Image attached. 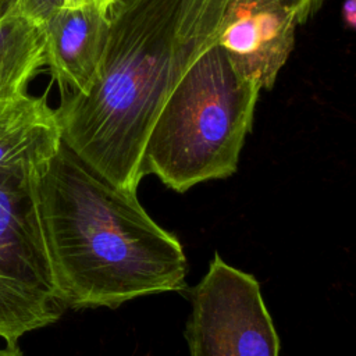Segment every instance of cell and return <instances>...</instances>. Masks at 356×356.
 Here are the masks:
<instances>
[{"label": "cell", "instance_id": "cell-1", "mask_svg": "<svg viewBox=\"0 0 356 356\" xmlns=\"http://www.w3.org/2000/svg\"><path fill=\"white\" fill-rule=\"evenodd\" d=\"M229 0H113L92 85L63 96L61 140L97 174L136 193L150 127L184 71L217 43Z\"/></svg>", "mask_w": 356, "mask_h": 356}, {"label": "cell", "instance_id": "cell-2", "mask_svg": "<svg viewBox=\"0 0 356 356\" xmlns=\"http://www.w3.org/2000/svg\"><path fill=\"white\" fill-rule=\"evenodd\" d=\"M38 206L58 298L70 309H117L163 292H186L179 239L63 140L38 177Z\"/></svg>", "mask_w": 356, "mask_h": 356}, {"label": "cell", "instance_id": "cell-3", "mask_svg": "<svg viewBox=\"0 0 356 356\" xmlns=\"http://www.w3.org/2000/svg\"><path fill=\"white\" fill-rule=\"evenodd\" d=\"M260 90L236 71L222 46L211 44L163 102L145 143L143 177L153 174L182 193L232 175L252 129Z\"/></svg>", "mask_w": 356, "mask_h": 356}, {"label": "cell", "instance_id": "cell-4", "mask_svg": "<svg viewBox=\"0 0 356 356\" xmlns=\"http://www.w3.org/2000/svg\"><path fill=\"white\" fill-rule=\"evenodd\" d=\"M44 167V165H43ZM38 168H0V338L56 323L61 303L40 224Z\"/></svg>", "mask_w": 356, "mask_h": 356}, {"label": "cell", "instance_id": "cell-5", "mask_svg": "<svg viewBox=\"0 0 356 356\" xmlns=\"http://www.w3.org/2000/svg\"><path fill=\"white\" fill-rule=\"evenodd\" d=\"M186 296L189 356H280V337L254 275L229 266L216 252Z\"/></svg>", "mask_w": 356, "mask_h": 356}, {"label": "cell", "instance_id": "cell-6", "mask_svg": "<svg viewBox=\"0 0 356 356\" xmlns=\"http://www.w3.org/2000/svg\"><path fill=\"white\" fill-rule=\"evenodd\" d=\"M323 0H229L217 43L236 71L260 89H271L288 61L295 32Z\"/></svg>", "mask_w": 356, "mask_h": 356}, {"label": "cell", "instance_id": "cell-7", "mask_svg": "<svg viewBox=\"0 0 356 356\" xmlns=\"http://www.w3.org/2000/svg\"><path fill=\"white\" fill-rule=\"evenodd\" d=\"M110 4L63 7L44 22V65L63 96L81 95L92 85L107 42Z\"/></svg>", "mask_w": 356, "mask_h": 356}, {"label": "cell", "instance_id": "cell-8", "mask_svg": "<svg viewBox=\"0 0 356 356\" xmlns=\"http://www.w3.org/2000/svg\"><path fill=\"white\" fill-rule=\"evenodd\" d=\"M60 143L57 114L46 95L0 102V168L43 167Z\"/></svg>", "mask_w": 356, "mask_h": 356}, {"label": "cell", "instance_id": "cell-9", "mask_svg": "<svg viewBox=\"0 0 356 356\" xmlns=\"http://www.w3.org/2000/svg\"><path fill=\"white\" fill-rule=\"evenodd\" d=\"M43 65V26L11 10L0 18V102L26 95L29 81Z\"/></svg>", "mask_w": 356, "mask_h": 356}, {"label": "cell", "instance_id": "cell-10", "mask_svg": "<svg viewBox=\"0 0 356 356\" xmlns=\"http://www.w3.org/2000/svg\"><path fill=\"white\" fill-rule=\"evenodd\" d=\"M97 1H113V0H15L14 8L28 19L44 25V22L63 7H79Z\"/></svg>", "mask_w": 356, "mask_h": 356}, {"label": "cell", "instance_id": "cell-11", "mask_svg": "<svg viewBox=\"0 0 356 356\" xmlns=\"http://www.w3.org/2000/svg\"><path fill=\"white\" fill-rule=\"evenodd\" d=\"M341 17L346 28H356V0H343L341 7Z\"/></svg>", "mask_w": 356, "mask_h": 356}, {"label": "cell", "instance_id": "cell-12", "mask_svg": "<svg viewBox=\"0 0 356 356\" xmlns=\"http://www.w3.org/2000/svg\"><path fill=\"white\" fill-rule=\"evenodd\" d=\"M0 356H24V355L17 345H7L6 348H0Z\"/></svg>", "mask_w": 356, "mask_h": 356}, {"label": "cell", "instance_id": "cell-13", "mask_svg": "<svg viewBox=\"0 0 356 356\" xmlns=\"http://www.w3.org/2000/svg\"><path fill=\"white\" fill-rule=\"evenodd\" d=\"M15 0H0V18H3L7 13L14 8Z\"/></svg>", "mask_w": 356, "mask_h": 356}]
</instances>
